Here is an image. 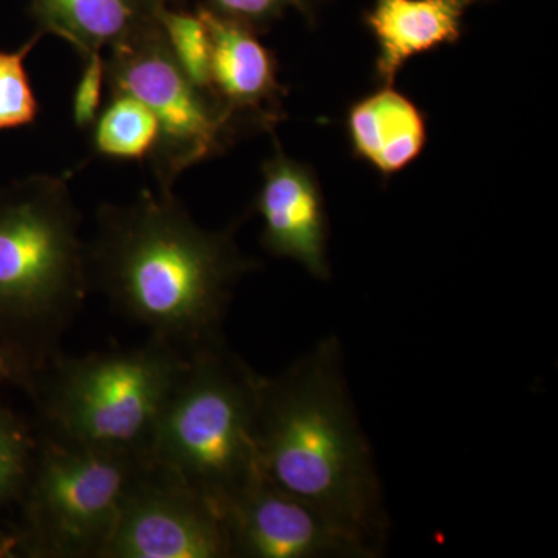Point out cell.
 Returning a JSON list of instances; mask_svg holds the SVG:
<instances>
[{
	"label": "cell",
	"instance_id": "obj_1",
	"mask_svg": "<svg viewBox=\"0 0 558 558\" xmlns=\"http://www.w3.org/2000/svg\"><path fill=\"white\" fill-rule=\"evenodd\" d=\"M86 266L119 314L185 352L219 339L231 290L253 269L231 231L201 229L174 194L149 191L98 209Z\"/></svg>",
	"mask_w": 558,
	"mask_h": 558
},
{
	"label": "cell",
	"instance_id": "obj_2",
	"mask_svg": "<svg viewBox=\"0 0 558 558\" xmlns=\"http://www.w3.org/2000/svg\"><path fill=\"white\" fill-rule=\"evenodd\" d=\"M256 447L260 475L307 502L377 556L384 538L379 480L326 340L275 379H260Z\"/></svg>",
	"mask_w": 558,
	"mask_h": 558
},
{
	"label": "cell",
	"instance_id": "obj_3",
	"mask_svg": "<svg viewBox=\"0 0 558 558\" xmlns=\"http://www.w3.org/2000/svg\"><path fill=\"white\" fill-rule=\"evenodd\" d=\"M80 227L65 179L38 174L0 186V326L31 349L36 369L58 354L90 286Z\"/></svg>",
	"mask_w": 558,
	"mask_h": 558
},
{
	"label": "cell",
	"instance_id": "obj_4",
	"mask_svg": "<svg viewBox=\"0 0 558 558\" xmlns=\"http://www.w3.org/2000/svg\"><path fill=\"white\" fill-rule=\"evenodd\" d=\"M260 379L220 337L191 349L154 432L150 461L220 515L260 475Z\"/></svg>",
	"mask_w": 558,
	"mask_h": 558
},
{
	"label": "cell",
	"instance_id": "obj_5",
	"mask_svg": "<svg viewBox=\"0 0 558 558\" xmlns=\"http://www.w3.org/2000/svg\"><path fill=\"white\" fill-rule=\"evenodd\" d=\"M185 363V351L157 339L83 357L54 355L33 377L47 439L150 459L157 422Z\"/></svg>",
	"mask_w": 558,
	"mask_h": 558
},
{
	"label": "cell",
	"instance_id": "obj_6",
	"mask_svg": "<svg viewBox=\"0 0 558 558\" xmlns=\"http://www.w3.org/2000/svg\"><path fill=\"white\" fill-rule=\"evenodd\" d=\"M149 462L46 439L22 488L28 553L100 558L132 483Z\"/></svg>",
	"mask_w": 558,
	"mask_h": 558
},
{
	"label": "cell",
	"instance_id": "obj_7",
	"mask_svg": "<svg viewBox=\"0 0 558 558\" xmlns=\"http://www.w3.org/2000/svg\"><path fill=\"white\" fill-rule=\"evenodd\" d=\"M105 60L108 90L137 98L159 123V138L149 157L159 193H172L183 172L226 153L236 138L240 124L182 72L160 21L110 47Z\"/></svg>",
	"mask_w": 558,
	"mask_h": 558
},
{
	"label": "cell",
	"instance_id": "obj_8",
	"mask_svg": "<svg viewBox=\"0 0 558 558\" xmlns=\"http://www.w3.org/2000/svg\"><path fill=\"white\" fill-rule=\"evenodd\" d=\"M230 557L222 515L149 462L128 492L100 558Z\"/></svg>",
	"mask_w": 558,
	"mask_h": 558
},
{
	"label": "cell",
	"instance_id": "obj_9",
	"mask_svg": "<svg viewBox=\"0 0 558 558\" xmlns=\"http://www.w3.org/2000/svg\"><path fill=\"white\" fill-rule=\"evenodd\" d=\"M222 519L230 557H374L359 539L263 475L231 499Z\"/></svg>",
	"mask_w": 558,
	"mask_h": 558
},
{
	"label": "cell",
	"instance_id": "obj_10",
	"mask_svg": "<svg viewBox=\"0 0 558 558\" xmlns=\"http://www.w3.org/2000/svg\"><path fill=\"white\" fill-rule=\"evenodd\" d=\"M274 146L255 199L264 226L260 242L271 255L296 260L312 277L328 279V216L318 179L289 157L275 135Z\"/></svg>",
	"mask_w": 558,
	"mask_h": 558
},
{
	"label": "cell",
	"instance_id": "obj_11",
	"mask_svg": "<svg viewBox=\"0 0 558 558\" xmlns=\"http://www.w3.org/2000/svg\"><path fill=\"white\" fill-rule=\"evenodd\" d=\"M211 39L209 94L241 128L274 131L282 117L286 87L278 62L248 25L197 5Z\"/></svg>",
	"mask_w": 558,
	"mask_h": 558
},
{
	"label": "cell",
	"instance_id": "obj_12",
	"mask_svg": "<svg viewBox=\"0 0 558 558\" xmlns=\"http://www.w3.org/2000/svg\"><path fill=\"white\" fill-rule=\"evenodd\" d=\"M476 0H376L366 14L376 39V80L392 86L403 65L446 44L458 43L462 16Z\"/></svg>",
	"mask_w": 558,
	"mask_h": 558
},
{
	"label": "cell",
	"instance_id": "obj_13",
	"mask_svg": "<svg viewBox=\"0 0 558 558\" xmlns=\"http://www.w3.org/2000/svg\"><path fill=\"white\" fill-rule=\"evenodd\" d=\"M347 131L354 156L384 178L417 160L428 138L425 113L392 86L355 101L347 113Z\"/></svg>",
	"mask_w": 558,
	"mask_h": 558
},
{
	"label": "cell",
	"instance_id": "obj_14",
	"mask_svg": "<svg viewBox=\"0 0 558 558\" xmlns=\"http://www.w3.org/2000/svg\"><path fill=\"white\" fill-rule=\"evenodd\" d=\"M167 0H31L40 36L54 35L81 57L101 53L159 22Z\"/></svg>",
	"mask_w": 558,
	"mask_h": 558
},
{
	"label": "cell",
	"instance_id": "obj_15",
	"mask_svg": "<svg viewBox=\"0 0 558 558\" xmlns=\"http://www.w3.org/2000/svg\"><path fill=\"white\" fill-rule=\"evenodd\" d=\"M90 131L94 153L112 160H149L159 138V123L148 106L121 92H109Z\"/></svg>",
	"mask_w": 558,
	"mask_h": 558
},
{
	"label": "cell",
	"instance_id": "obj_16",
	"mask_svg": "<svg viewBox=\"0 0 558 558\" xmlns=\"http://www.w3.org/2000/svg\"><path fill=\"white\" fill-rule=\"evenodd\" d=\"M159 21L168 49L179 68L197 87L209 94L211 39L207 25L196 11L191 13L170 5L161 9Z\"/></svg>",
	"mask_w": 558,
	"mask_h": 558
},
{
	"label": "cell",
	"instance_id": "obj_17",
	"mask_svg": "<svg viewBox=\"0 0 558 558\" xmlns=\"http://www.w3.org/2000/svg\"><path fill=\"white\" fill-rule=\"evenodd\" d=\"M43 36L35 32L16 50H0V132L32 126L39 119L40 106L25 60Z\"/></svg>",
	"mask_w": 558,
	"mask_h": 558
},
{
	"label": "cell",
	"instance_id": "obj_18",
	"mask_svg": "<svg viewBox=\"0 0 558 558\" xmlns=\"http://www.w3.org/2000/svg\"><path fill=\"white\" fill-rule=\"evenodd\" d=\"M33 447L13 417L0 413V506L22 494L31 472Z\"/></svg>",
	"mask_w": 558,
	"mask_h": 558
},
{
	"label": "cell",
	"instance_id": "obj_19",
	"mask_svg": "<svg viewBox=\"0 0 558 558\" xmlns=\"http://www.w3.org/2000/svg\"><path fill=\"white\" fill-rule=\"evenodd\" d=\"M83 72L72 98L73 123L81 131L90 130L102 108L106 86V60L102 53L83 58Z\"/></svg>",
	"mask_w": 558,
	"mask_h": 558
},
{
	"label": "cell",
	"instance_id": "obj_20",
	"mask_svg": "<svg viewBox=\"0 0 558 558\" xmlns=\"http://www.w3.org/2000/svg\"><path fill=\"white\" fill-rule=\"evenodd\" d=\"M185 0H167L170 7L172 3L180 5ZM204 5L248 25L255 32L278 20L286 7H293L303 13L310 11L307 0H205Z\"/></svg>",
	"mask_w": 558,
	"mask_h": 558
},
{
	"label": "cell",
	"instance_id": "obj_21",
	"mask_svg": "<svg viewBox=\"0 0 558 558\" xmlns=\"http://www.w3.org/2000/svg\"><path fill=\"white\" fill-rule=\"evenodd\" d=\"M11 373V365L9 363V360H7L5 355L2 354V351H0V379H5V377H9Z\"/></svg>",
	"mask_w": 558,
	"mask_h": 558
},
{
	"label": "cell",
	"instance_id": "obj_22",
	"mask_svg": "<svg viewBox=\"0 0 558 558\" xmlns=\"http://www.w3.org/2000/svg\"><path fill=\"white\" fill-rule=\"evenodd\" d=\"M7 556V550L2 548V546H0V557H5Z\"/></svg>",
	"mask_w": 558,
	"mask_h": 558
}]
</instances>
